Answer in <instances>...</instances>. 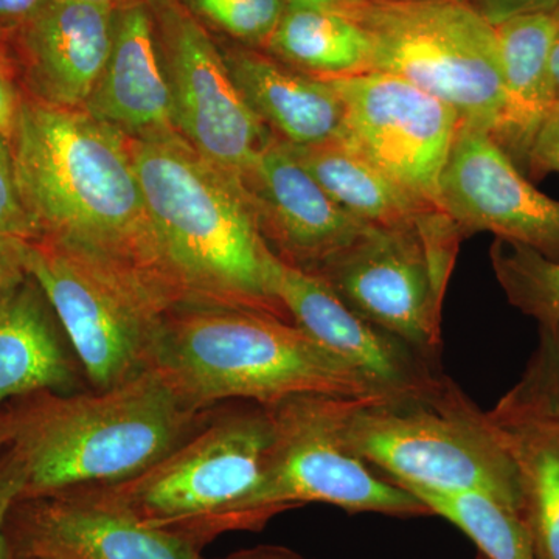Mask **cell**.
I'll list each match as a JSON object with an SVG mask.
<instances>
[{"label": "cell", "mask_w": 559, "mask_h": 559, "mask_svg": "<svg viewBox=\"0 0 559 559\" xmlns=\"http://www.w3.org/2000/svg\"><path fill=\"white\" fill-rule=\"evenodd\" d=\"M46 0H0V24L27 22Z\"/></svg>", "instance_id": "35"}, {"label": "cell", "mask_w": 559, "mask_h": 559, "mask_svg": "<svg viewBox=\"0 0 559 559\" xmlns=\"http://www.w3.org/2000/svg\"><path fill=\"white\" fill-rule=\"evenodd\" d=\"M274 440L270 407L248 403L210 417L148 469L98 485L148 527L201 547L234 530H250L246 506L261 480Z\"/></svg>", "instance_id": "6"}, {"label": "cell", "mask_w": 559, "mask_h": 559, "mask_svg": "<svg viewBox=\"0 0 559 559\" xmlns=\"http://www.w3.org/2000/svg\"><path fill=\"white\" fill-rule=\"evenodd\" d=\"M130 142L162 270L180 307L248 308L293 322L272 296V250L245 183L179 132Z\"/></svg>", "instance_id": "2"}, {"label": "cell", "mask_w": 559, "mask_h": 559, "mask_svg": "<svg viewBox=\"0 0 559 559\" xmlns=\"http://www.w3.org/2000/svg\"><path fill=\"white\" fill-rule=\"evenodd\" d=\"M9 538L14 559H205L197 544L142 524L98 485L20 500Z\"/></svg>", "instance_id": "14"}, {"label": "cell", "mask_w": 559, "mask_h": 559, "mask_svg": "<svg viewBox=\"0 0 559 559\" xmlns=\"http://www.w3.org/2000/svg\"><path fill=\"white\" fill-rule=\"evenodd\" d=\"M13 439V415L11 409L0 412V454L10 447Z\"/></svg>", "instance_id": "39"}, {"label": "cell", "mask_w": 559, "mask_h": 559, "mask_svg": "<svg viewBox=\"0 0 559 559\" xmlns=\"http://www.w3.org/2000/svg\"><path fill=\"white\" fill-rule=\"evenodd\" d=\"M72 2L90 3V5L110 7L116 0H72Z\"/></svg>", "instance_id": "40"}, {"label": "cell", "mask_w": 559, "mask_h": 559, "mask_svg": "<svg viewBox=\"0 0 559 559\" xmlns=\"http://www.w3.org/2000/svg\"><path fill=\"white\" fill-rule=\"evenodd\" d=\"M492 270L514 308L538 320L540 326L559 323V261L514 242L491 246Z\"/></svg>", "instance_id": "26"}, {"label": "cell", "mask_w": 559, "mask_h": 559, "mask_svg": "<svg viewBox=\"0 0 559 559\" xmlns=\"http://www.w3.org/2000/svg\"><path fill=\"white\" fill-rule=\"evenodd\" d=\"M348 0H283L285 9L337 10Z\"/></svg>", "instance_id": "37"}, {"label": "cell", "mask_w": 559, "mask_h": 559, "mask_svg": "<svg viewBox=\"0 0 559 559\" xmlns=\"http://www.w3.org/2000/svg\"><path fill=\"white\" fill-rule=\"evenodd\" d=\"M430 514L443 518L487 559H538L524 513L487 492L414 491Z\"/></svg>", "instance_id": "25"}, {"label": "cell", "mask_w": 559, "mask_h": 559, "mask_svg": "<svg viewBox=\"0 0 559 559\" xmlns=\"http://www.w3.org/2000/svg\"><path fill=\"white\" fill-rule=\"evenodd\" d=\"M221 559H301L293 551L278 549V547H257V549L241 550Z\"/></svg>", "instance_id": "36"}, {"label": "cell", "mask_w": 559, "mask_h": 559, "mask_svg": "<svg viewBox=\"0 0 559 559\" xmlns=\"http://www.w3.org/2000/svg\"><path fill=\"white\" fill-rule=\"evenodd\" d=\"M25 469L13 447L0 454V559H14L9 538V518L24 492Z\"/></svg>", "instance_id": "30"}, {"label": "cell", "mask_w": 559, "mask_h": 559, "mask_svg": "<svg viewBox=\"0 0 559 559\" xmlns=\"http://www.w3.org/2000/svg\"><path fill=\"white\" fill-rule=\"evenodd\" d=\"M114 35L110 7L46 0L22 33L33 98L58 108L84 109L108 64Z\"/></svg>", "instance_id": "17"}, {"label": "cell", "mask_w": 559, "mask_h": 559, "mask_svg": "<svg viewBox=\"0 0 559 559\" xmlns=\"http://www.w3.org/2000/svg\"><path fill=\"white\" fill-rule=\"evenodd\" d=\"M439 205L463 238L489 231L559 261V201L525 179L487 130L460 124L441 171Z\"/></svg>", "instance_id": "13"}, {"label": "cell", "mask_w": 559, "mask_h": 559, "mask_svg": "<svg viewBox=\"0 0 559 559\" xmlns=\"http://www.w3.org/2000/svg\"><path fill=\"white\" fill-rule=\"evenodd\" d=\"M286 145L337 204L371 227L411 229L443 212L390 179L348 140Z\"/></svg>", "instance_id": "22"}, {"label": "cell", "mask_w": 559, "mask_h": 559, "mask_svg": "<svg viewBox=\"0 0 559 559\" xmlns=\"http://www.w3.org/2000/svg\"><path fill=\"white\" fill-rule=\"evenodd\" d=\"M10 409V444L25 469L21 500L131 479L212 417L153 367L114 388L36 393Z\"/></svg>", "instance_id": "3"}, {"label": "cell", "mask_w": 559, "mask_h": 559, "mask_svg": "<svg viewBox=\"0 0 559 559\" xmlns=\"http://www.w3.org/2000/svg\"><path fill=\"white\" fill-rule=\"evenodd\" d=\"M150 367L198 411L229 400L272 406L299 395L380 396L356 367L296 323L248 308H175L162 322Z\"/></svg>", "instance_id": "4"}, {"label": "cell", "mask_w": 559, "mask_h": 559, "mask_svg": "<svg viewBox=\"0 0 559 559\" xmlns=\"http://www.w3.org/2000/svg\"><path fill=\"white\" fill-rule=\"evenodd\" d=\"M24 264L49 301L94 390L148 369L162 322L175 310L138 272L84 250L24 241Z\"/></svg>", "instance_id": "8"}, {"label": "cell", "mask_w": 559, "mask_h": 559, "mask_svg": "<svg viewBox=\"0 0 559 559\" xmlns=\"http://www.w3.org/2000/svg\"><path fill=\"white\" fill-rule=\"evenodd\" d=\"M507 399L527 409L559 418V323L540 326V344L524 378Z\"/></svg>", "instance_id": "27"}, {"label": "cell", "mask_w": 559, "mask_h": 559, "mask_svg": "<svg viewBox=\"0 0 559 559\" xmlns=\"http://www.w3.org/2000/svg\"><path fill=\"white\" fill-rule=\"evenodd\" d=\"M242 183L272 252L310 274L371 229L337 204L274 135Z\"/></svg>", "instance_id": "16"}, {"label": "cell", "mask_w": 559, "mask_h": 559, "mask_svg": "<svg viewBox=\"0 0 559 559\" xmlns=\"http://www.w3.org/2000/svg\"><path fill=\"white\" fill-rule=\"evenodd\" d=\"M242 98L289 145L345 138V108L329 81L305 75L252 50L224 57Z\"/></svg>", "instance_id": "19"}, {"label": "cell", "mask_w": 559, "mask_h": 559, "mask_svg": "<svg viewBox=\"0 0 559 559\" xmlns=\"http://www.w3.org/2000/svg\"><path fill=\"white\" fill-rule=\"evenodd\" d=\"M22 102L24 98L14 84L9 58L0 50V138L9 143L16 131Z\"/></svg>", "instance_id": "32"}, {"label": "cell", "mask_w": 559, "mask_h": 559, "mask_svg": "<svg viewBox=\"0 0 559 559\" xmlns=\"http://www.w3.org/2000/svg\"><path fill=\"white\" fill-rule=\"evenodd\" d=\"M489 417L520 476L524 516L538 559H559V418L503 396Z\"/></svg>", "instance_id": "23"}, {"label": "cell", "mask_w": 559, "mask_h": 559, "mask_svg": "<svg viewBox=\"0 0 559 559\" xmlns=\"http://www.w3.org/2000/svg\"><path fill=\"white\" fill-rule=\"evenodd\" d=\"M342 436L407 491L487 492L524 513L520 476L498 426L444 374L414 392L348 400Z\"/></svg>", "instance_id": "5"}, {"label": "cell", "mask_w": 559, "mask_h": 559, "mask_svg": "<svg viewBox=\"0 0 559 559\" xmlns=\"http://www.w3.org/2000/svg\"><path fill=\"white\" fill-rule=\"evenodd\" d=\"M336 11L370 40V72L409 81L495 134L503 110L495 24L466 0H348Z\"/></svg>", "instance_id": "7"}, {"label": "cell", "mask_w": 559, "mask_h": 559, "mask_svg": "<svg viewBox=\"0 0 559 559\" xmlns=\"http://www.w3.org/2000/svg\"><path fill=\"white\" fill-rule=\"evenodd\" d=\"M53 311L27 277L0 300V406L36 393H72L76 374Z\"/></svg>", "instance_id": "21"}, {"label": "cell", "mask_w": 559, "mask_h": 559, "mask_svg": "<svg viewBox=\"0 0 559 559\" xmlns=\"http://www.w3.org/2000/svg\"><path fill=\"white\" fill-rule=\"evenodd\" d=\"M27 277L24 264V240L0 235V300L5 299Z\"/></svg>", "instance_id": "33"}, {"label": "cell", "mask_w": 559, "mask_h": 559, "mask_svg": "<svg viewBox=\"0 0 559 559\" xmlns=\"http://www.w3.org/2000/svg\"><path fill=\"white\" fill-rule=\"evenodd\" d=\"M179 134L204 159L245 179L271 139L231 79L226 60L197 20L165 0L157 7Z\"/></svg>", "instance_id": "12"}, {"label": "cell", "mask_w": 559, "mask_h": 559, "mask_svg": "<svg viewBox=\"0 0 559 559\" xmlns=\"http://www.w3.org/2000/svg\"><path fill=\"white\" fill-rule=\"evenodd\" d=\"M344 396L299 395L270 407L274 440L259 487L248 500L250 528L305 503L349 513L430 514L425 503L360 459L342 436Z\"/></svg>", "instance_id": "9"}, {"label": "cell", "mask_w": 559, "mask_h": 559, "mask_svg": "<svg viewBox=\"0 0 559 559\" xmlns=\"http://www.w3.org/2000/svg\"><path fill=\"white\" fill-rule=\"evenodd\" d=\"M559 9L520 14L496 24L503 110L492 138L514 162H525L533 138L555 106L550 50Z\"/></svg>", "instance_id": "20"}, {"label": "cell", "mask_w": 559, "mask_h": 559, "mask_svg": "<svg viewBox=\"0 0 559 559\" xmlns=\"http://www.w3.org/2000/svg\"><path fill=\"white\" fill-rule=\"evenodd\" d=\"M479 559H487V558H479Z\"/></svg>", "instance_id": "41"}, {"label": "cell", "mask_w": 559, "mask_h": 559, "mask_svg": "<svg viewBox=\"0 0 559 559\" xmlns=\"http://www.w3.org/2000/svg\"><path fill=\"white\" fill-rule=\"evenodd\" d=\"M267 280L272 296L289 319L356 367L378 395L414 392L443 377L439 360L428 358L353 311L318 275L301 271L272 252Z\"/></svg>", "instance_id": "15"}, {"label": "cell", "mask_w": 559, "mask_h": 559, "mask_svg": "<svg viewBox=\"0 0 559 559\" xmlns=\"http://www.w3.org/2000/svg\"><path fill=\"white\" fill-rule=\"evenodd\" d=\"M0 235L24 241L35 240V230L25 213L20 190H17L13 151L10 143L2 138H0Z\"/></svg>", "instance_id": "29"}, {"label": "cell", "mask_w": 559, "mask_h": 559, "mask_svg": "<svg viewBox=\"0 0 559 559\" xmlns=\"http://www.w3.org/2000/svg\"><path fill=\"white\" fill-rule=\"evenodd\" d=\"M266 44L319 79L370 72L369 36L341 11L285 9Z\"/></svg>", "instance_id": "24"}, {"label": "cell", "mask_w": 559, "mask_h": 559, "mask_svg": "<svg viewBox=\"0 0 559 559\" xmlns=\"http://www.w3.org/2000/svg\"><path fill=\"white\" fill-rule=\"evenodd\" d=\"M209 20L250 43H267L282 20L283 0H197Z\"/></svg>", "instance_id": "28"}, {"label": "cell", "mask_w": 559, "mask_h": 559, "mask_svg": "<svg viewBox=\"0 0 559 559\" xmlns=\"http://www.w3.org/2000/svg\"><path fill=\"white\" fill-rule=\"evenodd\" d=\"M462 240L444 212L411 229L371 227L314 275L364 319L439 360L441 308Z\"/></svg>", "instance_id": "10"}, {"label": "cell", "mask_w": 559, "mask_h": 559, "mask_svg": "<svg viewBox=\"0 0 559 559\" xmlns=\"http://www.w3.org/2000/svg\"><path fill=\"white\" fill-rule=\"evenodd\" d=\"M322 80L344 103V139L403 189L440 209L441 171L462 124L457 110L392 73Z\"/></svg>", "instance_id": "11"}, {"label": "cell", "mask_w": 559, "mask_h": 559, "mask_svg": "<svg viewBox=\"0 0 559 559\" xmlns=\"http://www.w3.org/2000/svg\"><path fill=\"white\" fill-rule=\"evenodd\" d=\"M466 2L495 25L520 14L559 9V0H466Z\"/></svg>", "instance_id": "34"}, {"label": "cell", "mask_w": 559, "mask_h": 559, "mask_svg": "<svg viewBox=\"0 0 559 559\" xmlns=\"http://www.w3.org/2000/svg\"><path fill=\"white\" fill-rule=\"evenodd\" d=\"M10 145L33 241L121 264L179 307L162 270L130 139L84 109L24 98Z\"/></svg>", "instance_id": "1"}, {"label": "cell", "mask_w": 559, "mask_h": 559, "mask_svg": "<svg viewBox=\"0 0 559 559\" xmlns=\"http://www.w3.org/2000/svg\"><path fill=\"white\" fill-rule=\"evenodd\" d=\"M524 164L536 176L559 175V103L533 138Z\"/></svg>", "instance_id": "31"}, {"label": "cell", "mask_w": 559, "mask_h": 559, "mask_svg": "<svg viewBox=\"0 0 559 559\" xmlns=\"http://www.w3.org/2000/svg\"><path fill=\"white\" fill-rule=\"evenodd\" d=\"M550 81L554 91L555 105L559 103V25L555 33L554 44L550 50Z\"/></svg>", "instance_id": "38"}, {"label": "cell", "mask_w": 559, "mask_h": 559, "mask_svg": "<svg viewBox=\"0 0 559 559\" xmlns=\"http://www.w3.org/2000/svg\"><path fill=\"white\" fill-rule=\"evenodd\" d=\"M84 110L130 140L179 132L154 22L143 7H131L116 20L108 64Z\"/></svg>", "instance_id": "18"}]
</instances>
